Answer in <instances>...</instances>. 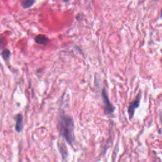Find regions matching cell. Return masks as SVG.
Returning a JSON list of instances; mask_svg holds the SVG:
<instances>
[{
    "label": "cell",
    "instance_id": "10",
    "mask_svg": "<svg viewBox=\"0 0 162 162\" xmlns=\"http://www.w3.org/2000/svg\"><path fill=\"white\" fill-rule=\"evenodd\" d=\"M63 1H64V2H68V1H69V0H63Z\"/></svg>",
    "mask_w": 162,
    "mask_h": 162
},
{
    "label": "cell",
    "instance_id": "6",
    "mask_svg": "<svg viewBox=\"0 0 162 162\" xmlns=\"http://www.w3.org/2000/svg\"><path fill=\"white\" fill-rule=\"evenodd\" d=\"M36 0H23L22 7L23 8H31L35 3Z\"/></svg>",
    "mask_w": 162,
    "mask_h": 162
},
{
    "label": "cell",
    "instance_id": "9",
    "mask_svg": "<svg viewBox=\"0 0 162 162\" xmlns=\"http://www.w3.org/2000/svg\"><path fill=\"white\" fill-rule=\"evenodd\" d=\"M160 16H161V17L162 18V9H161V15H160Z\"/></svg>",
    "mask_w": 162,
    "mask_h": 162
},
{
    "label": "cell",
    "instance_id": "1",
    "mask_svg": "<svg viewBox=\"0 0 162 162\" xmlns=\"http://www.w3.org/2000/svg\"><path fill=\"white\" fill-rule=\"evenodd\" d=\"M74 122L68 115L60 114L58 119V129L61 136L63 137L67 142L72 145L74 142Z\"/></svg>",
    "mask_w": 162,
    "mask_h": 162
},
{
    "label": "cell",
    "instance_id": "2",
    "mask_svg": "<svg viewBox=\"0 0 162 162\" xmlns=\"http://www.w3.org/2000/svg\"><path fill=\"white\" fill-rule=\"evenodd\" d=\"M101 97H102V99H103L104 106L105 114L107 115L112 114L115 111V109L114 106V105L111 103V102L109 98V96H108L107 92H106V90L105 88H103L102 90Z\"/></svg>",
    "mask_w": 162,
    "mask_h": 162
},
{
    "label": "cell",
    "instance_id": "3",
    "mask_svg": "<svg viewBox=\"0 0 162 162\" xmlns=\"http://www.w3.org/2000/svg\"><path fill=\"white\" fill-rule=\"evenodd\" d=\"M141 93H139V94L137 96L136 98L135 99V100H134L129 106L128 107V114L129 115V119L130 120L132 119L134 113H135V110H136V109L139 107V103H140V100H141Z\"/></svg>",
    "mask_w": 162,
    "mask_h": 162
},
{
    "label": "cell",
    "instance_id": "7",
    "mask_svg": "<svg viewBox=\"0 0 162 162\" xmlns=\"http://www.w3.org/2000/svg\"><path fill=\"white\" fill-rule=\"evenodd\" d=\"M2 57L5 60H7L9 59L10 57V51L8 49H5L2 52Z\"/></svg>",
    "mask_w": 162,
    "mask_h": 162
},
{
    "label": "cell",
    "instance_id": "4",
    "mask_svg": "<svg viewBox=\"0 0 162 162\" xmlns=\"http://www.w3.org/2000/svg\"><path fill=\"white\" fill-rule=\"evenodd\" d=\"M15 130L17 132H20L23 128V117L21 114H18L15 116Z\"/></svg>",
    "mask_w": 162,
    "mask_h": 162
},
{
    "label": "cell",
    "instance_id": "8",
    "mask_svg": "<svg viewBox=\"0 0 162 162\" xmlns=\"http://www.w3.org/2000/svg\"><path fill=\"white\" fill-rule=\"evenodd\" d=\"M59 149L60 150V153H62V156L63 158H65V157H67V152L65 148V146H64V144H61V146H59Z\"/></svg>",
    "mask_w": 162,
    "mask_h": 162
},
{
    "label": "cell",
    "instance_id": "5",
    "mask_svg": "<svg viewBox=\"0 0 162 162\" xmlns=\"http://www.w3.org/2000/svg\"><path fill=\"white\" fill-rule=\"evenodd\" d=\"M35 41L38 44L46 45L49 42V39L44 35H38L35 38Z\"/></svg>",
    "mask_w": 162,
    "mask_h": 162
}]
</instances>
